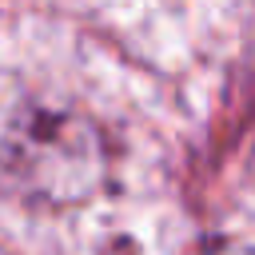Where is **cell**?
<instances>
[{"label": "cell", "instance_id": "obj_2", "mask_svg": "<svg viewBox=\"0 0 255 255\" xmlns=\"http://www.w3.org/2000/svg\"><path fill=\"white\" fill-rule=\"evenodd\" d=\"M207 255H255V247H247V243H219Z\"/></svg>", "mask_w": 255, "mask_h": 255}, {"label": "cell", "instance_id": "obj_1", "mask_svg": "<svg viewBox=\"0 0 255 255\" xmlns=\"http://www.w3.org/2000/svg\"><path fill=\"white\" fill-rule=\"evenodd\" d=\"M108 175L100 128L64 104H28L0 135V187L32 207L88 199Z\"/></svg>", "mask_w": 255, "mask_h": 255}]
</instances>
